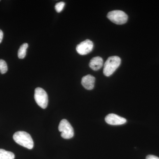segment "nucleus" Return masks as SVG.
Masks as SVG:
<instances>
[{"instance_id": "nucleus-12", "label": "nucleus", "mask_w": 159, "mask_h": 159, "mask_svg": "<svg viewBox=\"0 0 159 159\" xmlns=\"http://www.w3.org/2000/svg\"><path fill=\"white\" fill-rule=\"evenodd\" d=\"M8 71L7 63L4 60L0 59V71L1 74H5Z\"/></svg>"}, {"instance_id": "nucleus-14", "label": "nucleus", "mask_w": 159, "mask_h": 159, "mask_svg": "<svg viewBox=\"0 0 159 159\" xmlns=\"http://www.w3.org/2000/svg\"><path fill=\"white\" fill-rule=\"evenodd\" d=\"M146 159H159V158L155 156L149 155L146 157Z\"/></svg>"}, {"instance_id": "nucleus-9", "label": "nucleus", "mask_w": 159, "mask_h": 159, "mask_svg": "<svg viewBox=\"0 0 159 159\" xmlns=\"http://www.w3.org/2000/svg\"><path fill=\"white\" fill-rule=\"evenodd\" d=\"M90 67L93 70L97 71L101 69L103 65V60L102 57H93L90 61Z\"/></svg>"}, {"instance_id": "nucleus-16", "label": "nucleus", "mask_w": 159, "mask_h": 159, "mask_svg": "<svg viewBox=\"0 0 159 159\" xmlns=\"http://www.w3.org/2000/svg\"></svg>"}, {"instance_id": "nucleus-3", "label": "nucleus", "mask_w": 159, "mask_h": 159, "mask_svg": "<svg viewBox=\"0 0 159 159\" xmlns=\"http://www.w3.org/2000/svg\"><path fill=\"white\" fill-rule=\"evenodd\" d=\"M107 17L113 23L119 25L125 24L128 20V16L121 10L110 11L107 14Z\"/></svg>"}, {"instance_id": "nucleus-13", "label": "nucleus", "mask_w": 159, "mask_h": 159, "mask_svg": "<svg viewBox=\"0 0 159 159\" xmlns=\"http://www.w3.org/2000/svg\"><path fill=\"white\" fill-rule=\"evenodd\" d=\"M65 5V3L64 2H61L57 3L55 6V10L58 13L61 12L62 11Z\"/></svg>"}, {"instance_id": "nucleus-6", "label": "nucleus", "mask_w": 159, "mask_h": 159, "mask_svg": "<svg viewBox=\"0 0 159 159\" xmlns=\"http://www.w3.org/2000/svg\"><path fill=\"white\" fill-rule=\"evenodd\" d=\"M93 43L90 40L86 39L77 45L76 50L80 55H86L88 54L93 50Z\"/></svg>"}, {"instance_id": "nucleus-8", "label": "nucleus", "mask_w": 159, "mask_h": 159, "mask_svg": "<svg viewBox=\"0 0 159 159\" xmlns=\"http://www.w3.org/2000/svg\"><path fill=\"white\" fill-rule=\"evenodd\" d=\"M95 78L91 75H87L83 77L81 84L86 89L90 90L94 88L95 85Z\"/></svg>"}, {"instance_id": "nucleus-10", "label": "nucleus", "mask_w": 159, "mask_h": 159, "mask_svg": "<svg viewBox=\"0 0 159 159\" xmlns=\"http://www.w3.org/2000/svg\"><path fill=\"white\" fill-rule=\"evenodd\" d=\"M15 155L11 152L0 149V159H14Z\"/></svg>"}, {"instance_id": "nucleus-2", "label": "nucleus", "mask_w": 159, "mask_h": 159, "mask_svg": "<svg viewBox=\"0 0 159 159\" xmlns=\"http://www.w3.org/2000/svg\"><path fill=\"white\" fill-rule=\"evenodd\" d=\"M121 58L117 56H111L104 64L103 73L106 77L111 76L118 69L121 64Z\"/></svg>"}, {"instance_id": "nucleus-15", "label": "nucleus", "mask_w": 159, "mask_h": 159, "mask_svg": "<svg viewBox=\"0 0 159 159\" xmlns=\"http://www.w3.org/2000/svg\"><path fill=\"white\" fill-rule=\"evenodd\" d=\"M3 38V33L2 31L0 29V43H2Z\"/></svg>"}, {"instance_id": "nucleus-4", "label": "nucleus", "mask_w": 159, "mask_h": 159, "mask_svg": "<svg viewBox=\"0 0 159 159\" xmlns=\"http://www.w3.org/2000/svg\"><path fill=\"white\" fill-rule=\"evenodd\" d=\"M58 130L61 133V135L63 139H69L74 137V129L66 119H62L60 122Z\"/></svg>"}, {"instance_id": "nucleus-7", "label": "nucleus", "mask_w": 159, "mask_h": 159, "mask_svg": "<svg viewBox=\"0 0 159 159\" xmlns=\"http://www.w3.org/2000/svg\"><path fill=\"white\" fill-rule=\"evenodd\" d=\"M105 122L109 125H117L125 124L126 119L114 114H110L105 117Z\"/></svg>"}, {"instance_id": "nucleus-11", "label": "nucleus", "mask_w": 159, "mask_h": 159, "mask_svg": "<svg viewBox=\"0 0 159 159\" xmlns=\"http://www.w3.org/2000/svg\"><path fill=\"white\" fill-rule=\"evenodd\" d=\"M29 47V45L27 43L23 44L20 47L18 52V57L20 59H23L26 56L27 49Z\"/></svg>"}, {"instance_id": "nucleus-1", "label": "nucleus", "mask_w": 159, "mask_h": 159, "mask_svg": "<svg viewBox=\"0 0 159 159\" xmlns=\"http://www.w3.org/2000/svg\"><path fill=\"white\" fill-rule=\"evenodd\" d=\"M15 142L23 147L31 149L34 146V142L31 135L25 131H18L13 136Z\"/></svg>"}, {"instance_id": "nucleus-5", "label": "nucleus", "mask_w": 159, "mask_h": 159, "mask_svg": "<svg viewBox=\"0 0 159 159\" xmlns=\"http://www.w3.org/2000/svg\"><path fill=\"white\" fill-rule=\"evenodd\" d=\"M34 99L38 105L43 109L47 108L48 97L46 91L41 88H37L34 91Z\"/></svg>"}]
</instances>
